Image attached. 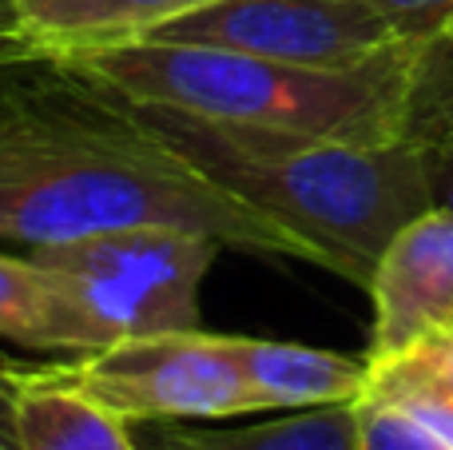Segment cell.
<instances>
[{
  "instance_id": "obj_1",
  "label": "cell",
  "mask_w": 453,
  "mask_h": 450,
  "mask_svg": "<svg viewBox=\"0 0 453 450\" xmlns=\"http://www.w3.org/2000/svg\"><path fill=\"white\" fill-rule=\"evenodd\" d=\"M119 228H183L306 263L298 239L183 159L127 100L68 68L24 76L0 108V239L48 247Z\"/></svg>"
},
{
  "instance_id": "obj_2",
  "label": "cell",
  "mask_w": 453,
  "mask_h": 450,
  "mask_svg": "<svg viewBox=\"0 0 453 450\" xmlns=\"http://www.w3.org/2000/svg\"><path fill=\"white\" fill-rule=\"evenodd\" d=\"M132 108L183 159L298 239L306 263L358 287H370L390 239L434 207L430 164L410 144L242 128L159 104Z\"/></svg>"
},
{
  "instance_id": "obj_3",
  "label": "cell",
  "mask_w": 453,
  "mask_h": 450,
  "mask_svg": "<svg viewBox=\"0 0 453 450\" xmlns=\"http://www.w3.org/2000/svg\"><path fill=\"white\" fill-rule=\"evenodd\" d=\"M410 56L414 44L366 68L338 72L231 48L135 40L72 52L64 56V68L119 100L159 104L223 124L354 144H402Z\"/></svg>"
},
{
  "instance_id": "obj_4",
  "label": "cell",
  "mask_w": 453,
  "mask_h": 450,
  "mask_svg": "<svg viewBox=\"0 0 453 450\" xmlns=\"http://www.w3.org/2000/svg\"><path fill=\"white\" fill-rule=\"evenodd\" d=\"M223 244L183 228H119L32 247L96 319L108 343L199 331V291Z\"/></svg>"
},
{
  "instance_id": "obj_5",
  "label": "cell",
  "mask_w": 453,
  "mask_h": 450,
  "mask_svg": "<svg viewBox=\"0 0 453 450\" xmlns=\"http://www.w3.org/2000/svg\"><path fill=\"white\" fill-rule=\"evenodd\" d=\"M48 371L132 427L258 415L234 359V335L167 331L48 359Z\"/></svg>"
},
{
  "instance_id": "obj_6",
  "label": "cell",
  "mask_w": 453,
  "mask_h": 450,
  "mask_svg": "<svg viewBox=\"0 0 453 450\" xmlns=\"http://www.w3.org/2000/svg\"><path fill=\"white\" fill-rule=\"evenodd\" d=\"M148 40L207 44L306 68H366L410 48L366 0H215Z\"/></svg>"
},
{
  "instance_id": "obj_7",
  "label": "cell",
  "mask_w": 453,
  "mask_h": 450,
  "mask_svg": "<svg viewBox=\"0 0 453 450\" xmlns=\"http://www.w3.org/2000/svg\"><path fill=\"white\" fill-rule=\"evenodd\" d=\"M374 327L366 359L382 363L453 331V212L426 207L382 252L370 279Z\"/></svg>"
},
{
  "instance_id": "obj_8",
  "label": "cell",
  "mask_w": 453,
  "mask_h": 450,
  "mask_svg": "<svg viewBox=\"0 0 453 450\" xmlns=\"http://www.w3.org/2000/svg\"><path fill=\"white\" fill-rule=\"evenodd\" d=\"M234 359L258 411H306L362 399L370 383L366 355H342L306 343L234 335Z\"/></svg>"
},
{
  "instance_id": "obj_9",
  "label": "cell",
  "mask_w": 453,
  "mask_h": 450,
  "mask_svg": "<svg viewBox=\"0 0 453 450\" xmlns=\"http://www.w3.org/2000/svg\"><path fill=\"white\" fill-rule=\"evenodd\" d=\"M12 403L20 450H140L132 423L56 379L44 363L12 359Z\"/></svg>"
},
{
  "instance_id": "obj_10",
  "label": "cell",
  "mask_w": 453,
  "mask_h": 450,
  "mask_svg": "<svg viewBox=\"0 0 453 450\" xmlns=\"http://www.w3.org/2000/svg\"><path fill=\"white\" fill-rule=\"evenodd\" d=\"M0 339L28 351H96L108 347V335L76 303L56 271L36 255L0 252Z\"/></svg>"
},
{
  "instance_id": "obj_11",
  "label": "cell",
  "mask_w": 453,
  "mask_h": 450,
  "mask_svg": "<svg viewBox=\"0 0 453 450\" xmlns=\"http://www.w3.org/2000/svg\"><path fill=\"white\" fill-rule=\"evenodd\" d=\"M24 28L64 64L88 48L135 44L215 0H12Z\"/></svg>"
},
{
  "instance_id": "obj_12",
  "label": "cell",
  "mask_w": 453,
  "mask_h": 450,
  "mask_svg": "<svg viewBox=\"0 0 453 450\" xmlns=\"http://www.w3.org/2000/svg\"><path fill=\"white\" fill-rule=\"evenodd\" d=\"M135 431L140 450H354L358 419L354 403L306 407L282 419L250 427H199V423H143Z\"/></svg>"
},
{
  "instance_id": "obj_13",
  "label": "cell",
  "mask_w": 453,
  "mask_h": 450,
  "mask_svg": "<svg viewBox=\"0 0 453 450\" xmlns=\"http://www.w3.org/2000/svg\"><path fill=\"white\" fill-rule=\"evenodd\" d=\"M402 144H410L426 164L453 156V24L414 44Z\"/></svg>"
},
{
  "instance_id": "obj_14",
  "label": "cell",
  "mask_w": 453,
  "mask_h": 450,
  "mask_svg": "<svg viewBox=\"0 0 453 450\" xmlns=\"http://www.w3.org/2000/svg\"><path fill=\"white\" fill-rule=\"evenodd\" d=\"M354 419H358L354 450H449L438 435H430L414 415H406L390 399H354Z\"/></svg>"
},
{
  "instance_id": "obj_15",
  "label": "cell",
  "mask_w": 453,
  "mask_h": 450,
  "mask_svg": "<svg viewBox=\"0 0 453 450\" xmlns=\"http://www.w3.org/2000/svg\"><path fill=\"white\" fill-rule=\"evenodd\" d=\"M64 68L28 28L12 0H0V76H32V72Z\"/></svg>"
},
{
  "instance_id": "obj_16",
  "label": "cell",
  "mask_w": 453,
  "mask_h": 450,
  "mask_svg": "<svg viewBox=\"0 0 453 450\" xmlns=\"http://www.w3.org/2000/svg\"><path fill=\"white\" fill-rule=\"evenodd\" d=\"M406 44H422L453 24V0H366Z\"/></svg>"
},
{
  "instance_id": "obj_17",
  "label": "cell",
  "mask_w": 453,
  "mask_h": 450,
  "mask_svg": "<svg viewBox=\"0 0 453 450\" xmlns=\"http://www.w3.org/2000/svg\"><path fill=\"white\" fill-rule=\"evenodd\" d=\"M366 395L398 403L402 411L414 415L430 435H438L453 450V395H441V391H430V387H394V391H366Z\"/></svg>"
},
{
  "instance_id": "obj_18",
  "label": "cell",
  "mask_w": 453,
  "mask_h": 450,
  "mask_svg": "<svg viewBox=\"0 0 453 450\" xmlns=\"http://www.w3.org/2000/svg\"><path fill=\"white\" fill-rule=\"evenodd\" d=\"M0 450H20L16 403H12V359L4 355H0Z\"/></svg>"
},
{
  "instance_id": "obj_19",
  "label": "cell",
  "mask_w": 453,
  "mask_h": 450,
  "mask_svg": "<svg viewBox=\"0 0 453 450\" xmlns=\"http://www.w3.org/2000/svg\"><path fill=\"white\" fill-rule=\"evenodd\" d=\"M430 188H434V204L453 212V156H441L430 164Z\"/></svg>"
},
{
  "instance_id": "obj_20",
  "label": "cell",
  "mask_w": 453,
  "mask_h": 450,
  "mask_svg": "<svg viewBox=\"0 0 453 450\" xmlns=\"http://www.w3.org/2000/svg\"><path fill=\"white\" fill-rule=\"evenodd\" d=\"M32 76H36V72H32ZM20 80H24V76H0V108H4V100L12 96V88L20 84Z\"/></svg>"
}]
</instances>
